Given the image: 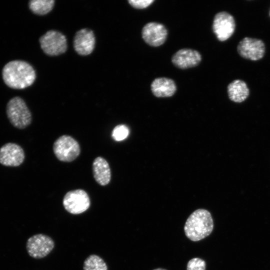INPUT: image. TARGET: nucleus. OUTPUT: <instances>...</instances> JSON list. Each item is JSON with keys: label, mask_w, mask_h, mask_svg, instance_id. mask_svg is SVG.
Returning <instances> with one entry per match:
<instances>
[{"label": "nucleus", "mask_w": 270, "mask_h": 270, "mask_svg": "<svg viewBox=\"0 0 270 270\" xmlns=\"http://www.w3.org/2000/svg\"><path fill=\"white\" fill-rule=\"evenodd\" d=\"M5 84L14 89H24L35 81L36 73L28 62L20 60H12L6 64L2 70Z\"/></svg>", "instance_id": "1"}, {"label": "nucleus", "mask_w": 270, "mask_h": 270, "mask_svg": "<svg viewBox=\"0 0 270 270\" xmlns=\"http://www.w3.org/2000/svg\"><path fill=\"white\" fill-rule=\"evenodd\" d=\"M214 228V220L210 212L198 208L188 218L184 229L187 238L192 242H198L210 236Z\"/></svg>", "instance_id": "2"}, {"label": "nucleus", "mask_w": 270, "mask_h": 270, "mask_svg": "<svg viewBox=\"0 0 270 270\" xmlns=\"http://www.w3.org/2000/svg\"><path fill=\"white\" fill-rule=\"evenodd\" d=\"M6 114L11 124L18 129L26 128L32 122V114L24 100L20 96L9 100L6 106Z\"/></svg>", "instance_id": "3"}, {"label": "nucleus", "mask_w": 270, "mask_h": 270, "mask_svg": "<svg viewBox=\"0 0 270 270\" xmlns=\"http://www.w3.org/2000/svg\"><path fill=\"white\" fill-rule=\"evenodd\" d=\"M53 151L56 158L64 162H71L80 153L78 142L72 136L63 135L54 143Z\"/></svg>", "instance_id": "4"}, {"label": "nucleus", "mask_w": 270, "mask_h": 270, "mask_svg": "<svg viewBox=\"0 0 270 270\" xmlns=\"http://www.w3.org/2000/svg\"><path fill=\"white\" fill-rule=\"evenodd\" d=\"M39 42L44 52L49 56L61 54L66 52L67 49L66 38L58 31H48L40 38Z\"/></svg>", "instance_id": "5"}, {"label": "nucleus", "mask_w": 270, "mask_h": 270, "mask_svg": "<svg viewBox=\"0 0 270 270\" xmlns=\"http://www.w3.org/2000/svg\"><path fill=\"white\" fill-rule=\"evenodd\" d=\"M62 204L65 210L68 212L78 214L84 212L90 208V200L85 190L77 189L66 193Z\"/></svg>", "instance_id": "6"}, {"label": "nucleus", "mask_w": 270, "mask_h": 270, "mask_svg": "<svg viewBox=\"0 0 270 270\" xmlns=\"http://www.w3.org/2000/svg\"><path fill=\"white\" fill-rule=\"evenodd\" d=\"M54 242L48 236L39 234L32 236L27 240L26 248L32 258L40 259L48 256L53 250Z\"/></svg>", "instance_id": "7"}, {"label": "nucleus", "mask_w": 270, "mask_h": 270, "mask_svg": "<svg viewBox=\"0 0 270 270\" xmlns=\"http://www.w3.org/2000/svg\"><path fill=\"white\" fill-rule=\"evenodd\" d=\"M235 28L234 19L229 13L221 12L215 15L212 30L219 40L223 42L228 39L234 34Z\"/></svg>", "instance_id": "8"}, {"label": "nucleus", "mask_w": 270, "mask_h": 270, "mask_svg": "<svg viewBox=\"0 0 270 270\" xmlns=\"http://www.w3.org/2000/svg\"><path fill=\"white\" fill-rule=\"evenodd\" d=\"M237 50L239 54L242 58L257 60L264 56L265 46L260 40L246 37L240 42Z\"/></svg>", "instance_id": "9"}, {"label": "nucleus", "mask_w": 270, "mask_h": 270, "mask_svg": "<svg viewBox=\"0 0 270 270\" xmlns=\"http://www.w3.org/2000/svg\"><path fill=\"white\" fill-rule=\"evenodd\" d=\"M24 152L18 144L8 142L0 148V164L6 166H18L24 162Z\"/></svg>", "instance_id": "10"}, {"label": "nucleus", "mask_w": 270, "mask_h": 270, "mask_svg": "<svg viewBox=\"0 0 270 270\" xmlns=\"http://www.w3.org/2000/svg\"><path fill=\"white\" fill-rule=\"evenodd\" d=\"M142 34V38L146 44L152 46H158L165 42L168 31L163 24L150 22L143 27Z\"/></svg>", "instance_id": "11"}, {"label": "nucleus", "mask_w": 270, "mask_h": 270, "mask_svg": "<svg viewBox=\"0 0 270 270\" xmlns=\"http://www.w3.org/2000/svg\"><path fill=\"white\" fill-rule=\"evenodd\" d=\"M95 42L93 32L88 28H82L78 31L75 34L74 47L78 54L87 56L94 50Z\"/></svg>", "instance_id": "12"}, {"label": "nucleus", "mask_w": 270, "mask_h": 270, "mask_svg": "<svg viewBox=\"0 0 270 270\" xmlns=\"http://www.w3.org/2000/svg\"><path fill=\"white\" fill-rule=\"evenodd\" d=\"M201 60V55L198 52L190 48L180 50L172 58L173 64L182 69L194 67L199 64Z\"/></svg>", "instance_id": "13"}, {"label": "nucleus", "mask_w": 270, "mask_h": 270, "mask_svg": "<svg viewBox=\"0 0 270 270\" xmlns=\"http://www.w3.org/2000/svg\"><path fill=\"white\" fill-rule=\"evenodd\" d=\"M92 172L94 178L100 185L104 186L110 182V168L108 162L102 157L98 156L94 160Z\"/></svg>", "instance_id": "14"}, {"label": "nucleus", "mask_w": 270, "mask_h": 270, "mask_svg": "<svg viewBox=\"0 0 270 270\" xmlns=\"http://www.w3.org/2000/svg\"><path fill=\"white\" fill-rule=\"evenodd\" d=\"M151 90L156 97H170L176 92V86L174 81L166 78H158L154 79L151 84Z\"/></svg>", "instance_id": "15"}, {"label": "nucleus", "mask_w": 270, "mask_h": 270, "mask_svg": "<svg viewBox=\"0 0 270 270\" xmlns=\"http://www.w3.org/2000/svg\"><path fill=\"white\" fill-rule=\"evenodd\" d=\"M229 98L232 102L240 103L249 96L250 90L246 83L240 80H236L228 86Z\"/></svg>", "instance_id": "16"}, {"label": "nucleus", "mask_w": 270, "mask_h": 270, "mask_svg": "<svg viewBox=\"0 0 270 270\" xmlns=\"http://www.w3.org/2000/svg\"><path fill=\"white\" fill-rule=\"evenodd\" d=\"M54 4V0H32L30 1L28 6L33 13L38 15H44L52 10Z\"/></svg>", "instance_id": "17"}, {"label": "nucleus", "mask_w": 270, "mask_h": 270, "mask_svg": "<svg viewBox=\"0 0 270 270\" xmlns=\"http://www.w3.org/2000/svg\"><path fill=\"white\" fill-rule=\"evenodd\" d=\"M84 270H108L106 263L100 256L91 254L84 260Z\"/></svg>", "instance_id": "18"}, {"label": "nucleus", "mask_w": 270, "mask_h": 270, "mask_svg": "<svg viewBox=\"0 0 270 270\" xmlns=\"http://www.w3.org/2000/svg\"><path fill=\"white\" fill-rule=\"evenodd\" d=\"M128 128L124 124H119L114 128L112 131V136L116 141H121L126 139L129 134Z\"/></svg>", "instance_id": "19"}, {"label": "nucleus", "mask_w": 270, "mask_h": 270, "mask_svg": "<svg viewBox=\"0 0 270 270\" xmlns=\"http://www.w3.org/2000/svg\"><path fill=\"white\" fill-rule=\"evenodd\" d=\"M186 270H206V262L201 258H192L188 262Z\"/></svg>", "instance_id": "20"}, {"label": "nucleus", "mask_w": 270, "mask_h": 270, "mask_svg": "<svg viewBox=\"0 0 270 270\" xmlns=\"http://www.w3.org/2000/svg\"><path fill=\"white\" fill-rule=\"evenodd\" d=\"M154 0H129L128 2L136 8H144L150 5Z\"/></svg>", "instance_id": "21"}, {"label": "nucleus", "mask_w": 270, "mask_h": 270, "mask_svg": "<svg viewBox=\"0 0 270 270\" xmlns=\"http://www.w3.org/2000/svg\"><path fill=\"white\" fill-rule=\"evenodd\" d=\"M153 270H167L165 268H156L155 269H154Z\"/></svg>", "instance_id": "22"}]
</instances>
